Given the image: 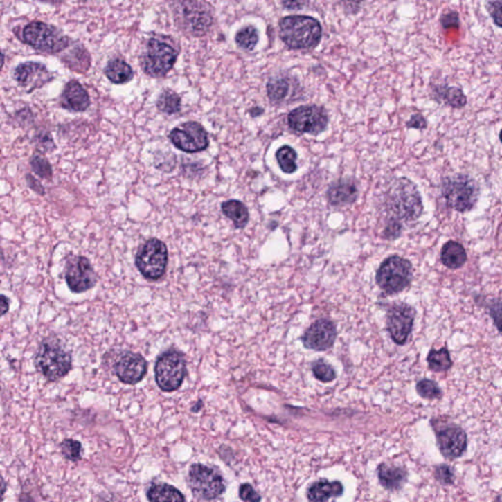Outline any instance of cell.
I'll list each match as a JSON object with an SVG mask.
<instances>
[{"mask_svg":"<svg viewBox=\"0 0 502 502\" xmlns=\"http://www.w3.org/2000/svg\"><path fill=\"white\" fill-rule=\"evenodd\" d=\"M180 53V44L174 37L153 34L143 47L140 56L141 68L148 77L161 79L173 69Z\"/></svg>","mask_w":502,"mask_h":502,"instance_id":"1","label":"cell"},{"mask_svg":"<svg viewBox=\"0 0 502 502\" xmlns=\"http://www.w3.org/2000/svg\"><path fill=\"white\" fill-rule=\"evenodd\" d=\"M390 220L415 221L422 215L423 202L418 188L409 179L400 178L391 183L386 192Z\"/></svg>","mask_w":502,"mask_h":502,"instance_id":"2","label":"cell"},{"mask_svg":"<svg viewBox=\"0 0 502 502\" xmlns=\"http://www.w3.org/2000/svg\"><path fill=\"white\" fill-rule=\"evenodd\" d=\"M279 27L280 39L292 49L314 48L321 41V24L310 16H287Z\"/></svg>","mask_w":502,"mask_h":502,"instance_id":"3","label":"cell"},{"mask_svg":"<svg viewBox=\"0 0 502 502\" xmlns=\"http://www.w3.org/2000/svg\"><path fill=\"white\" fill-rule=\"evenodd\" d=\"M176 25L183 34L204 37L214 24L213 7L205 1H178L172 3Z\"/></svg>","mask_w":502,"mask_h":502,"instance_id":"4","label":"cell"},{"mask_svg":"<svg viewBox=\"0 0 502 502\" xmlns=\"http://www.w3.org/2000/svg\"><path fill=\"white\" fill-rule=\"evenodd\" d=\"M19 37L24 44L46 54L62 53L72 42L62 30L42 21H33L24 26Z\"/></svg>","mask_w":502,"mask_h":502,"instance_id":"5","label":"cell"},{"mask_svg":"<svg viewBox=\"0 0 502 502\" xmlns=\"http://www.w3.org/2000/svg\"><path fill=\"white\" fill-rule=\"evenodd\" d=\"M442 195L449 208L465 213L472 210L477 204L479 183L467 174H454L442 180Z\"/></svg>","mask_w":502,"mask_h":502,"instance_id":"6","label":"cell"},{"mask_svg":"<svg viewBox=\"0 0 502 502\" xmlns=\"http://www.w3.org/2000/svg\"><path fill=\"white\" fill-rule=\"evenodd\" d=\"M35 367L48 381H58L69 373L72 357L57 339H44L35 357Z\"/></svg>","mask_w":502,"mask_h":502,"instance_id":"7","label":"cell"},{"mask_svg":"<svg viewBox=\"0 0 502 502\" xmlns=\"http://www.w3.org/2000/svg\"><path fill=\"white\" fill-rule=\"evenodd\" d=\"M155 381L160 390L171 393L180 388L187 375V360L180 351L169 350L157 358Z\"/></svg>","mask_w":502,"mask_h":502,"instance_id":"8","label":"cell"},{"mask_svg":"<svg viewBox=\"0 0 502 502\" xmlns=\"http://www.w3.org/2000/svg\"><path fill=\"white\" fill-rule=\"evenodd\" d=\"M411 280V263L400 256L388 257L377 271V284L386 294H395L404 291Z\"/></svg>","mask_w":502,"mask_h":502,"instance_id":"9","label":"cell"},{"mask_svg":"<svg viewBox=\"0 0 502 502\" xmlns=\"http://www.w3.org/2000/svg\"><path fill=\"white\" fill-rule=\"evenodd\" d=\"M167 264L168 249L162 240H148L136 253V267L145 279L156 280L163 277Z\"/></svg>","mask_w":502,"mask_h":502,"instance_id":"10","label":"cell"},{"mask_svg":"<svg viewBox=\"0 0 502 502\" xmlns=\"http://www.w3.org/2000/svg\"><path fill=\"white\" fill-rule=\"evenodd\" d=\"M188 484L195 496L205 501L217 499L226 489L222 476L202 464H193L190 468Z\"/></svg>","mask_w":502,"mask_h":502,"instance_id":"11","label":"cell"},{"mask_svg":"<svg viewBox=\"0 0 502 502\" xmlns=\"http://www.w3.org/2000/svg\"><path fill=\"white\" fill-rule=\"evenodd\" d=\"M169 140L176 148L186 153L204 152L209 146L206 129L195 121L185 122L172 129Z\"/></svg>","mask_w":502,"mask_h":502,"instance_id":"12","label":"cell"},{"mask_svg":"<svg viewBox=\"0 0 502 502\" xmlns=\"http://www.w3.org/2000/svg\"><path fill=\"white\" fill-rule=\"evenodd\" d=\"M287 123L289 128L298 133L318 134L326 129L329 118L320 106L303 105L289 113Z\"/></svg>","mask_w":502,"mask_h":502,"instance_id":"13","label":"cell"},{"mask_svg":"<svg viewBox=\"0 0 502 502\" xmlns=\"http://www.w3.org/2000/svg\"><path fill=\"white\" fill-rule=\"evenodd\" d=\"M68 287L75 294H82L91 289L98 282V275L88 258L73 257L67 263L65 273Z\"/></svg>","mask_w":502,"mask_h":502,"instance_id":"14","label":"cell"},{"mask_svg":"<svg viewBox=\"0 0 502 502\" xmlns=\"http://www.w3.org/2000/svg\"><path fill=\"white\" fill-rule=\"evenodd\" d=\"M414 308L406 303H395L388 312V330L391 338L397 345H404L413 329L415 319Z\"/></svg>","mask_w":502,"mask_h":502,"instance_id":"15","label":"cell"},{"mask_svg":"<svg viewBox=\"0 0 502 502\" xmlns=\"http://www.w3.org/2000/svg\"><path fill=\"white\" fill-rule=\"evenodd\" d=\"M13 79L25 93H30L53 82L54 76L42 63L28 61L14 69Z\"/></svg>","mask_w":502,"mask_h":502,"instance_id":"16","label":"cell"},{"mask_svg":"<svg viewBox=\"0 0 502 502\" xmlns=\"http://www.w3.org/2000/svg\"><path fill=\"white\" fill-rule=\"evenodd\" d=\"M115 373L122 383L136 385L145 378L147 363L138 353L127 351L120 357L115 364Z\"/></svg>","mask_w":502,"mask_h":502,"instance_id":"17","label":"cell"},{"mask_svg":"<svg viewBox=\"0 0 502 502\" xmlns=\"http://www.w3.org/2000/svg\"><path fill=\"white\" fill-rule=\"evenodd\" d=\"M337 338V330L330 320H318L311 325L303 337V343L310 350L324 351L333 346Z\"/></svg>","mask_w":502,"mask_h":502,"instance_id":"18","label":"cell"},{"mask_svg":"<svg viewBox=\"0 0 502 502\" xmlns=\"http://www.w3.org/2000/svg\"><path fill=\"white\" fill-rule=\"evenodd\" d=\"M60 105L68 111L84 112L91 106V98L81 82L71 80L61 93Z\"/></svg>","mask_w":502,"mask_h":502,"instance_id":"19","label":"cell"},{"mask_svg":"<svg viewBox=\"0 0 502 502\" xmlns=\"http://www.w3.org/2000/svg\"><path fill=\"white\" fill-rule=\"evenodd\" d=\"M438 445L442 454L454 459L462 456L467 447V437L462 429L451 427L438 433Z\"/></svg>","mask_w":502,"mask_h":502,"instance_id":"20","label":"cell"},{"mask_svg":"<svg viewBox=\"0 0 502 502\" xmlns=\"http://www.w3.org/2000/svg\"><path fill=\"white\" fill-rule=\"evenodd\" d=\"M357 183L350 179H343L334 183L328 190L327 197L333 206H346L357 199Z\"/></svg>","mask_w":502,"mask_h":502,"instance_id":"21","label":"cell"},{"mask_svg":"<svg viewBox=\"0 0 502 502\" xmlns=\"http://www.w3.org/2000/svg\"><path fill=\"white\" fill-rule=\"evenodd\" d=\"M433 98L438 103H444L454 109H462L467 105V96L463 89L458 87L435 86L433 87Z\"/></svg>","mask_w":502,"mask_h":502,"instance_id":"22","label":"cell"},{"mask_svg":"<svg viewBox=\"0 0 502 502\" xmlns=\"http://www.w3.org/2000/svg\"><path fill=\"white\" fill-rule=\"evenodd\" d=\"M105 75L112 84H125L134 79V72L124 59L116 57L108 61Z\"/></svg>","mask_w":502,"mask_h":502,"instance_id":"23","label":"cell"},{"mask_svg":"<svg viewBox=\"0 0 502 502\" xmlns=\"http://www.w3.org/2000/svg\"><path fill=\"white\" fill-rule=\"evenodd\" d=\"M440 260L445 267L456 270L461 268L467 261V253L461 244L454 240H449L442 246Z\"/></svg>","mask_w":502,"mask_h":502,"instance_id":"24","label":"cell"},{"mask_svg":"<svg viewBox=\"0 0 502 502\" xmlns=\"http://www.w3.org/2000/svg\"><path fill=\"white\" fill-rule=\"evenodd\" d=\"M343 487L339 482L320 481L310 487L307 492L308 499L311 502H326L331 497H338L343 494Z\"/></svg>","mask_w":502,"mask_h":502,"instance_id":"25","label":"cell"},{"mask_svg":"<svg viewBox=\"0 0 502 502\" xmlns=\"http://www.w3.org/2000/svg\"><path fill=\"white\" fill-rule=\"evenodd\" d=\"M62 61L69 69L74 71V72L81 73V74L88 72L91 63L89 51L81 44H77V46L71 48L65 54Z\"/></svg>","mask_w":502,"mask_h":502,"instance_id":"26","label":"cell"},{"mask_svg":"<svg viewBox=\"0 0 502 502\" xmlns=\"http://www.w3.org/2000/svg\"><path fill=\"white\" fill-rule=\"evenodd\" d=\"M292 84H294L292 80L287 77H276L269 80L267 84L269 100L273 105H280V103L285 102L294 88Z\"/></svg>","mask_w":502,"mask_h":502,"instance_id":"27","label":"cell"},{"mask_svg":"<svg viewBox=\"0 0 502 502\" xmlns=\"http://www.w3.org/2000/svg\"><path fill=\"white\" fill-rule=\"evenodd\" d=\"M147 499L150 502H187L183 494L169 484H153L148 489Z\"/></svg>","mask_w":502,"mask_h":502,"instance_id":"28","label":"cell"},{"mask_svg":"<svg viewBox=\"0 0 502 502\" xmlns=\"http://www.w3.org/2000/svg\"><path fill=\"white\" fill-rule=\"evenodd\" d=\"M379 480L386 490L400 489L406 480V472L402 468L382 464L379 467Z\"/></svg>","mask_w":502,"mask_h":502,"instance_id":"29","label":"cell"},{"mask_svg":"<svg viewBox=\"0 0 502 502\" xmlns=\"http://www.w3.org/2000/svg\"><path fill=\"white\" fill-rule=\"evenodd\" d=\"M221 207H222L224 215L233 221L235 228L246 227L249 220V209L246 205L239 200L233 199L223 202Z\"/></svg>","mask_w":502,"mask_h":502,"instance_id":"30","label":"cell"},{"mask_svg":"<svg viewBox=\"0 0 502 502\" xmlns=\"http://www.w3.org/2000/svg\"><path fill=\"white\" fill-rule=\"evenodd\" d=\"M156 107L163 114H177L181 109V96L175 91H173V89H163L160 93L159 96H158Z\"/></svg>","mask_w":502,"mask_h":502,"instance_id":"31","label":"cell"},{"mask_svg":"<svg viewBox=\"0 0 502 502\" xmlns=\"http://www.w3.org/2000/svg\"><path fill=\"white\" fill-rule=\"evenodd\" d=\"M427 361H428L429 368L437 373L447 371L452 366L451 358H450L449 351L447 346L440 350H431L427 357Z\"/></svg>","mask_w":502,"mask_h":502,"instance_id":"32","label":"cell"},{"mask_svg":"<svg viewBox=\"0 0 502 502\" xmlns=\"http://www.w3.org/2000/svg\"><path fill=\"white\" fill-rule=\"evenodd\" d=\"M276 158H277L280 170L284 173L292 174L296 171V168H298V165H296L298 153L291 146L284 145L280 147L276 152Z\"/></svg>","mask_w":502,"mask_h":502,"instance_id":"33","label":"cell"},{"mask_svg":"<svg viewBox=\"0 0 502 502\" xmlns=\"http://www.w3.org/2000/svg\"><path fill=\"white\" fill-rule=\"evenodd\" d=\"M258 30L253 26H246L235 35V42H237V46L244 51H252L258 44Z\"/></svg>","mask_w":502,"mask_h":502,"instance_id":"34","label":"cell"},{"mask_svg":"<svg viewBox=\"0 0 502 502\" xmlns=\"http://www.w3.org/2000/svg\"><path fill=\"white\" fill-rule=\"evenodd\" d=\"M30 168L33 172L44 180L51 181L53 179V167L49 163L48 160L41 155H34L30 160Z\"/></svg>","mask_w":502,"mask_h":502,"instance_id":"35","label":"cell"},{"mask_svg":"<svg viewBox=\"0 0 502 502\" xmlns=\"http://www.w3.org/2000/svg\"><path fill=\"white\" fill-rule=\"evenodd\" d=\"M416 391L421 397L426 400H436L442 395V391L436 382L432 379H424L417 383Z\"/></svg>","mask_w":502,"mask_h":502,"instance_id":"36","label":"cell"},{"mask_svg":"<svg viewBox=\"0 0 502 502\" xmlns=\"http://www.w3.org/2000/svg\"><path fill=\"white\" fill-rule=\"evenodd\" d=\"M61 451L68 460L77 462L82 458V444L76 440L67 438L61 442Z\"/></svg>","mask_w":502,"mask_h":502,"instance_id":"37","label":"cell"},{"mask_svg":"<svg viewBox=\"0 0 502 502\" xmlns=\"http://www.w3.org/2000/svg\"><path fill=\"white\" fill-rule=\"evenodd\" d=\"M312 371L316 378L324 383L334 381L336 378V372L331 365L328 364L324 360H316L312 363Z\"/></svg>","mask_w":502,"mask_h":502,"instance_id":"38","label":"cell"},{"mask_svg":"<svg viewBox=\"0 0 502 502\" xmlns=\"http://www.w3.org/2000/svg\"><path fill=\"white\" fill-rule=\"evenodd\" d=\"M485 9L494 25L502 29V1H487Z\"/></svg>","mask_w":502,"mask_h":502,"instance_id":"39","label":"cell"},{"mask_svg":"<svg viewBox=\"0 0 502 502\" xmlns=\"http://www.w3.org/2000/svg\"><path fill=\"white\" fill-rule=\"evenodd\" d=\"M440 22L442 24V28L447 30L450 28H456L458 29L459 25H460V19H459V14L454 10H449L445 12L440 18Z\"/></svg>","mask_w":502,"mask_h":502,"instance_id":"40","label":"cell"},{"mask_svg":"<svg viewBox=\"0 0 502 502\" xmlns=\"http://www.w3.org/2000/svg\"><path fill=\"white\" fill-rule=\"evenodd\" d=\"M240 497L244 501L249 502H260L261 496L249 484H244L240 487Z\"/></svg>","mask_w":502,"mask_h":502,"instance_id":"41","label":"cell"},{"mask_svg":"<svg viewBox=\"0 0 502 502\" xmlns=\"http://www.w3.org/2000/svg\"><path fill=\"white\" fill-rule=\"evenodd\" d=\"M37 143L41 150L44 152H53L56 147L54 145L53 138L49 133H41L37 134Z\"/></svg>","mask_w":502,"mask_h":502,"instance_id":"42","label":"cell"},{"mask_svg":"<svg viewBox=\"0 0 502 502\" xmlns=\"http://www.w3.org/2000/svg\"><path fill=\"white\" fill-rule=\"evenodd\" d=\"M490 314H491L497 329L502 333V303L501 301H497V303L494 301L492 303L491 307H490Z\"/></svg>","mask_w":502,"mask_h":502,"instance_id":"43","label":"cell"},{"mask_svg":"<svg viewBox=\"0 0 502 502\" xmlns=\"http://www.w3.org/2000/svg\"><path fill=\"white\" fill-rule=\"evenodd\" d=\"M406 126L409 129H425L428 127V123L423 115L417 113V114L412 115L409 121L407 122Z\"/></svg>","mask_w":502,"mask_h":502,"instance_id":"44","label":"cell"},{"mask_svg":"<svg viewBox=\"0 0 502 502\" xmlns=\"http://www.w3.org/2000/svg\"><path fill=\"white\" fill-rule=\"evenodd\" d=\"M436 475H437L438 480L445 483V484H450L454 481V474L451 472V469L447 467V466L438 467Z\"/></svg>","mask_w":502,"mask_h":502,"instance_id":"45","label":"cell"},{"mask_svg":"<svg viewBox=\"0 0 502 502\" xmlns=\"http://www.w3.org/2000/svg\"><path fill=\"white\" fill-rule=\"evenodd\" d=\"M26 179H27L28 185H29V187L32 188L33 190H35V192L39 193V195H44V187H42V183H39V181L35 180L34 177L28 174V175L26 176Z\"/></svg>","mask_w":502,"mask_h":502,"instance_id":"46","label":"cell"},{"mask_svg":"<svg viewBox=\"0 0 502 502\" xmlns=\"http://www.w3.org/2000/svg\"><path fill=\"white\" fill-rule=\"evenodd\" d=\"M1 315H6L9 310V299L4 294L1 296Z\"/></svg>","mask_w":502,"mask_h":502,"instance_id":"47","label":"cell"},{"mask_svg":"<svg viewBox=\"0 0 502 502\" xmlns=\"http://www.w3.org/2000/svg\"><path fill=\"white\" fill-rule=\"evenodd\" d=\"M282 4L289 9H301L303 6V2H283Z\"/></svg>","mask_w":502,"mask_h":502,"instance_id":"48","label":"cell"},{"mask_svg":"<svg viewBox=\"0 0 502 502\" xmlns=\"http://www.w3.org/2000/svg\"><path fill=\"white\" fill-rule=\"evenodd\" d=\"M499 141L502 143V129H501V133H499Z\"/></svg>","mask_w":502,"mask_h":502,"instance_id":"49","label":"cell"}]
</instances>
